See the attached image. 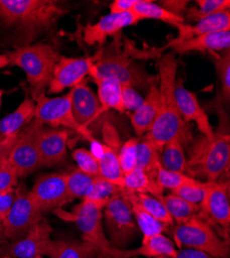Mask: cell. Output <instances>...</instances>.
I'll return each mask as SVG.
<instances>
[{
    "label": "cell",
    "mask_w": 230,
    "mask_h": 258,
    "mask_svg": "<svg viewBox=\"0 0 230 258\" xmlns=\"http://www.w3.org/2000/svg\"><path fill=\"white\" fill-rule=\"evenodd\" d=\"M179 63L175 53L162 55L158 61L157 85L160 95L159 113L150 132L143 139L152 142L159 150L173 140H179L183 146L192 141V131L179 114L175 88Z\"/></svg>",
    "instance_id": "1"
},
{
    "label": "cell",
    "mask_w": 230,
    "mask_h": 258,
    "mask_svg": "<svg viewBox=\"0 0 230 258\" xmlns=\"http://www.w3.org/2000/svg\"><path fill=\"white\" fill-rule=\"evenodd\" d=\"M67 12L56 0H0V23L31 41Z\"/></svg>",
    "instance_id": "2"
},
{
    "label": "cell",
    "mask_w": 230,
    "mask_h": 258,
    "mask_svg": "<svg viewBox=\"0 0 230 258\" xmlns=\"http://www.w3.org/2000/svg\"><path fill=\"white\" fill-rule=\"evenodd\" d=\"M156 53H144L137 51L130 44H125L124 48L120 44V34L114 37L110 47L102 49L97 53V59L91 70L89 77L95 78H114L122 86L127 85L133 88H150L157 82L152 76H149L134 62L135 58L152 57Z\"/></svg>",
    "instance_id": "3"
},
{
    "label": "cell",
    "mask_w": 230,
    "mask_h": 258,
    "mask_svg": "<svg viewBox=\"0 0 230 258\" xmlns=\"http://www.w3.org/2000/svg\"><path fill=\"white\" fill-rule=\"evenodd\" d=\"M5 55L8 64L20 68L26 75L33 100L45 94L61 56L52 46L43 42L21 46Z\"/></svg>",
    "instance_id": "4"
},
{
    "label": "cell",
    "mask_w": 230,
    "mask_h": 258,
    "mask_svg": "<svg viewBox=\"0 0 230 258\" xmlns=\"http://www.w3.org/2000/svg\"><path fill=\"white\" fill-rule=\"evenodd\" d=\"M188 175L199 176L205 182H214L229 168L230 137L228 133L215 132L214 139L198 137L192 144L187 158Z\"/></svg>",
    "instance_id": "5"
},
{
    "label": "cell",
    "mask_w": 230,
    "mask_h": 258,
    "mask_svg": "<svg viewBox=\"0 0 230 258\" xmlns=\"http://www.w3.org/2000/svg\"><path fill=\"white\" fill-rule=\"evenodd\" d=\"M173 235L175 245L180 249L198 250L215 258L229 256L228 240L220 236L210 223L199 216L177 224Z\"/></svg>",
    "instance_id": "6"
},
{
    "label": "cell",
    "mask_w": 230,
    "mask_h": 258,
    "mask_svg": "<svg viewBox=\"0 0 230 258\" xmlns=\"http://www.w3.org/2000/svg\"><path fill=\"white\" fill-rule=\"evenodd\" d=\"M106 205L90 200H82L70 213L55 211L62 219L75 223L83 235V241L94 245L99 254L97 258H104L114 247L110 244L103 227L102 211Z\"/></svg>",
    "instance_id": "7"
},
{
    "label": "cell",
    "mask_w": 230,
    "mask_h": 258,
    "mask_svg": "<svg viewBox=\"0 0 230 258\" xmlns=\"http://www.w3.org/2000/svg\"><path fill=\"white\" fill-rule=\"evenodd\" d=\"M33 101H35L34 119L44 125L47 124L53 128L62 127V129H67L69 132L78 134L90 144L96 141L90 129L81 126L75 120L69 93L58 97H48L46 94H41Z\"/></svg>",
    "instance_id": "8"
},
{
    "label": "cell",
    "mask_w": 230,
    "mask_h": 258,
    "mask_svg": "<svg viewBox=\"0 0 230 258\" xmlns=\"http://www.w3.org/2000/svg\"><path fill=\"white\" fill-rule=\"evenodd\" d=\"M44 127L43 123L33 119L18 133L7 158L8 163L15 169L18 178H25L41 168L38 138Z\"/></svg>",
    "instance_id": "9"
},
{
    "label": "cell",
    "mask_w": 230,
    "mask_h": 258,
    "mask_svg": "<svg viewBox=\"0 0 230 258\" xmlns=\"http://www.w3.org/2000/svg\"><path fill=\"white\" fill-rule=\"evenodd\" d=\"M122 191V190H121ZM104 226L110 244L117 249L126 246L138 232L131 206L121 193L112 198L103 208Z\"/></svg>",
    "instance_id": "10"
},
{
    "label": "cell",
    "mask_w": 230,
    "mask_h": 258,
    "mask_svg": "<svg viewBox=\"0 0 230 258\" xmlns=\"http://www.w3.org/2000/svg\"><path fill=\"white\" fill-rule=\"evenodd\" d=\"M40 221H43V213L33 203L29 191L19 186L15 189L14 203L3 221L6 238L12 242L22 239Z\"/></svg>",
    "instance_id": "11"
},
{
    "label": "cell",
    "mask_w": 230,
    "mask_h": 258,
    "mask_svg": "<svg viewBox=\"0 0 230 258\" xmlns=\"http://www.w3.org/2000/svg\"><path fill=\"white\" fill-rule=\"evenodd\" d=\"M53 228L46 222L40 221L22 239L0 247V254L10 258H34L36 256H49L52 258L55 241L52 240Z\"/></svg>",
    "instance_id": "12"
},
{
    "label": "cell",
    "mask_w": 230,
    "mask_h": 258,
    "mask_svg": "<svg viewBox=\"0 0 230 258\" xmlns=\"http://www.w3.org/2000/svg\"><path fill=\"white\" fill-rule=\"evenodd\" d=\"M29 195L41 213L57 211L72 202L63 174L50 173L39 176Z\"/></svg>",
    "instance_id": "13"
},
{
    "label": "cell",
    "mask_w": 230,
    "mask_h": 258,
    "mask_svg": "<svg viewBox=\"0 0 230 258\" xmlns=\"http://www.w3.org/2000/svg\"><path fill=\"white\" fill-rule=\"evenodd\" d=\"M97 59V54L90 57H64L60 56L53 73V79L48 87L49 93L58 94L67 88H73L82 83L91 70Z\"/></svg>",
    "instance_id": "14"
},
{
    "label": "cell",
    "mask_w": 230,
    "mask_h": 258,
    "mask_svg": "<svg viewBox=\"0 0 230 258\" xmlns=\"http://www.w3.org/2000/svg\"><path fill=\"white\" fill-rule=\"evenodd\" d=\"M198 216L212 226L220 225L228 233L230 225L229 185L221 182H206L205 193Z\"/></svg>",
    "instance_id": "15"
},
{
    "label": "cell",
    "mask_w": 230,
    "mask_h": 258,
    "mask_svg": "<svg viewBox=\"0 0 230 258\" xmlns=\"http://www.w3.org/2000/svg\"><path fill=\"white\" fill-rule=\"evenodd\" d=\"M139 22L137 17L132 13L108 14L101 17L96 23H88L82 30V39L89 47L104 46L109 37H115L128 26Z\"/></svg>",
    "instance_id": "16"
},
{
    "label": "cell",
    "mask_w": 230,
    "mask_h": 258,
    "mask_svg": "<svg viewBox=\"0 0 230 258\" xmlns=\"http://www.w3.org/2000/svg\"><path fill=\"white\" fill-rule=\"evenodd\" d=\"M175 96L178 111L182 119L188 124L194 122L201 136H204L210 140L214 139L215 131L207 114L199 104L196 94L188 90L181 79H177Z\"/></svg>",
    "instance_id": "17"
},
{
    "label": "cell",
    "mask_w": 230,
    "mask_h": 258,
    "mask_svg": "<svg viewBox=\"0 0 230 258\" xmlns=\"http://www.w3.org/2000/svg\"><path fill=\"white\" fill-rule=\"evenodd\" d=\"M70 132L62 128L44 127L38 138L41 167H52L63 162L67 155Z\"/></svg>",
    "instance_id": "18"
},
{
    "label": "cell",
    "mask_w": 230,
    "mask_h": 258,
    "mask_svg": "<svg viewBox=\"0 0 230 258\" xmlns=\"http://www.w3.org/2000/svg\"><path fill=\"white\" fill-rule=\"evenodd\" d=\"M165 49H172L175 54H187L190 52H223L230 49V31L198 35L182 41L171 40L169 44L159 50L162 52Z\"/></svg>",
    "instance_id": "19"
},
{
    "label": "cell",
    "mask_w": 230,
    "mask_h": 258,
    "mask_svg": "<svg viewBox=\"0 0 230 258\" xmlns=\"http://www.w3.org/2000/svg\"><path fill=\"white\" fill-rule=\"evenodd\" d=\"M71 98V107L78 123L89 129L94 121L99 119V101L97 95L87 85L86 82H82L68 92Z\"/></svg>",
    "instance_id": "20"
},
{
    "label": "cell",
    "mask_w": 230,
    "mask_h": 258,
    "mask_svg": "<svg viewBox=\"0 0 230 258\" xmlns=\"http://www.w3.org/2000/svg\"><path fill=\"white\" fill-rule=\"evenodd\" d=\"M178 249L174 242L162 233L142 239L141 246L131 249L124 250L114 248L104 258H132L137 256H143L148 258H156L159 256L176 257Z\"/></svg>",
    "instance_id": "21"
},
{
    "label": "cell",
    "mask_w": 230,
    "mask_h": 258,
    "mask_svg": "<svg viewBox=\"0 0 230 258\" xmlns=\"http://www.w3.org/2000/svg\"><path fill=\"white\" fill-rule=\"evenodd\" d=\"M159 107L160 95L156 82L149 88L147 95L143 97V101L138 106V109L130 114L131 125L137 138L144 137L150 132L158 116Z\"/></svg>",
    "instance_id": "22"
},
{
    "label": "cell",
    "mask_w": 230,
    "mask_h": 258,
    "mask_svg": "<svg viewBox=\"0 0 230 258\" xmlns=\"http://www.w3.org/2000/svg\"><path fill=\"white\" fill-rule=\"evenodd\" d=\"M176 27L178 28V37L174 38L173 41L187 40L203 34L230 31V12L225 11L204 17L198 20L194 25L183 23Z\"/></svg>",
    "instance_id": "23"
},
{
    "label": "cell",
    "mask_w": 230,
    "mask_h": 258,
    "mask_svg": "<svg viewBox=\"0 0 230 258\" xmlns=\"http://www.w3.org/2000/svg\"><path fill=\"white\" fill-rule=\"evenodd\" d=\"M91 152L98 160L99 176L122 188L123 171L120 166L116 149L107 144H102L97 140L91 143Z\"/></svg>",
    "instance_id": "24"
},
{
    "label": "cell",
    "mask_w": 230,
    "mask_h": 258,
    "mask_svg": "<svg viewBox=\"0 0 230 258\" xmlns=\"http://www.w3.org/2000/svg\"><path fill=\"white\" fill-rule=\"evenodd\" d=\"M97 86V98L100 104L98 117L110 110L124 113L125 107L122 98V85L114 78H95L92 79Z\"/></svg>",
    "instance_id": "25"
},
{
    "label": "cell",
    "mask_w": 230,
    "mask_h": 258,
    "mask_svg": "<svg viewBox=\"0 0 230 258\" xmlns=\"http://www.w3.org/2000/svg\"><path fill=\"white\" fill-rule=\"evenodd\" d=\"M35 102L25 97L17 109L0 120V140L17 135L34 119Z\"/></svg>",
    "instance_id": "26"
},
{
    "label": "cell",
    "mask_w": 230,
    "mask_h": 258,
    "mask_svg": "<svg viewBox=\"0 0 230 258\" xmlns=\"http://www.w3.org/2000/svg\"><path fill=\"white\" fill-rule=\"evenodd\" d=\"M122 188L136 193H147L158 200L164 196V189L159 185L157 179L149 177L138 167L133 168L129 173L123 175Z\"/></svg>",
    "instance_id": "27"
},
{
    "label": "cell",
    "mask_w": 230,
    "mask_h": 258,
    "mask_svg": "<svg viewBox=\"0 0 230 258\" xmlns=\"http://www.w3.org/2000/svg\"><path fill=\"white\" fill-rule=\"evenodd\" d=\"M121 195L127 201L137 204L145 212L149 213L151 216H153L156 220L164 224L166 227L172 226L174 224V220L171 217L170 213L167 212L165 206L160 200L150 195H147V193L131 192L123 188L121 191Z\"/></svg>",
    "instance_id": "28"
},
{
    "label": "cell",
    "mask_w": 230,
    "mask_h": 258,
    "mask_svg": "<svg viewBox=\"0 0 230 258\" xmlns=\"http://www.w3.org/2000/svg\"><path fill=\"white\" fill-rule=\"evenodd\" d=\"M132 13L139 21L149 19L158 20L174 26L185 23V19L183 17L169 12L159 4H155L151 0H139V3L133 8Z\"/></svg>",
    "instance_id": "29"
},
{
    "label": "cell",
    "mask_w": 230,
    "mask_h": 258,
    "mask_svg": "<svg viewBox=\"0 0 230 258\" xmlns=\"http://www.w3.org/2000/svg\"><path fill=\"white\" fill-rule=\"evenodd\" d=\"M163 205L165 206L167 212L170 213L171 217L173 218L174 222L177 224L184 223L191 218L198 216L200 213V206L194 205L189 202H187L175 195L163 196L160 200Z\"/></svg>",
    "instance_id": "30"
},
{
    "label": "cell",
    "mask_w": 230,
    "mask_h": 258,
    "mask_svg": "<svg viewBox=\"0 0 230 258\" xmlns=\"http://www.w3.org/2000/svg\"><path fill=\"white\" fill-rule=\"evenodd\" d=\"M161 152L160 163L165 169L188 175L187 156L185 154L184 146L179 140H173L167 143Z\"/></svg>",
    "instance_id": "31"
},
{
    "label": "cell",
    "mask_w": 230,
    "mask_h": 258,
    "mask_svg": "<svg viewBox=\"0 0 230 258\" xmlns=\"http://www.w3.org/2000/svg\"><path fill=\"white\" fill-rule=\"evenodd\" d=\"M160 152L161 150L149 140L138 141L136 167L142 169L149 177L157 179V168L161 164Z\"/></svg>",
    "instance_id": "32"
},
{
    "label": "cell",
    "mask_w": 230,
    "mask_h": 258,
    "mask_svg": "<svg viewBox=\"0 0 230 258\" xmlns=\"http://www.w3.org/2000/svg\"><path fill=\"white\" fill-rule=\"evenodd\" d=\"M97 248L88 242L55 241L52 258H97Z\"/></svg>",
    "instance_id": "33"
},
{
    "label": "cell",
    "mask_w": 230,
    "mask_h": 258,
    "mask_svg": "<svg viewBox=\"0 0 230 258\" xmlns=\"http://www.w3.org/2000/svg\"><path fill=\"white\" fill-rule=\"evenodd\" d=\"M215 66L220 82V96L222 102L229 104L230 100V49L220 52H208Z\"/></svg>",
    "instance_id": "34"
},
{
    "label": "cell",
    "mask_w": 230,
    "mask_h": 258,
    "mask_svg": "<svg viewBox=\"0 0 230 258\" xmlns=\"http://www.w3.org/2000/svg\"><path fill=\"white\" fill-rule=\"evenodd\" d=\"M65 183L72 200L85 199L92 189L94 183V176L88 175L79 168L72 169L66 174H63Z\"/></svg>",
    "instance_id": "35"
},
{
    "label": "cell",
    "mask_w": 230,
    "mask_h": 258,
    "mask_svg": "<svg viewBox=\"0 0 230 258\" xmlns=\"http://www.w3.org/2000/svg\"><path fill=\"white\" fill-rule=\"evenodd\" d=\"M229 0H197L196 7L187 9L184 19L189 22H197L204 17L229 11Z\"/></svg>",
    "instance_id": "36"
},
{
    "label": "cell",
    "mask_w": 230,
    "mask_h": 258,
    "mask_svg": "<svg viewBox=\"0 0 230 258\" xmlns=\"http://www.w3.org/2000/svg\"><path fill=\"white\" fill-rule=\"evenodd\" d=\"M127 202L131 206L133 217L138 229L142 233V239H147L158 233H162L167 228L164 224L156 220L153 216H151L149 213L145 212L137 204L129 201Z\"/></svg>",
    "instance_id": "37"
},
{
    "label": "cell",
    "mask_w": 230,
    "mask_h": 258,
    "mask_svg": "<svg viewBox=\"0 0 230 258\" xmlns=\"http://www.w3.org/2000/svg\"><path fill=\"white\" fill-rule=\"evenodd\" d=\"M122 188L118 185L101 178L100 176L95 177L92 189L85 200H90L103 205H107L108 202L117 195H120ZM84 200V199H83Z\"/></svg>",
    "instance_id": "38"
},
{
    "label": "cell",
    "mask_w": 230,
    "mask_h": 258,
    "mask_svg": "<svg viewBox=\"0 0 230 258\" xmlns=\"http://www.w3.org/2000/svg\"><path fill=\"white\" fill-rule=\"evenodd\" d=\"M157 181L163 189H170L173 191L181 186L192 184L197 180L183 173L167 170L160 164L157 168Z\"/></svg>",
    "instance_id": "39"
},
{
    "label": "cell",
    "mask_w": 230,
    "mask_h": 258,
    "mask_svg": "<svg viewBox=\"0 0 230 258\" xmlns=\"http://www.w3.org/2000/svg\"><path fill=\"white\" fill-rule=\"evenodd\" d=\"M138 139L131 138L125 142L118 151V158L123 175L136 167Z\"/></svg>",
    "instance_id": "40"
},
{
    "label": "cell",
    "mask_w": 230,
    "mask_h": 258,
    "mask_svg": "<svg viewBox=\"0 0 230 258\" xmlns=\"http://www.w3.org/2000/svg\"><path fill=\"white\" fill-rule=\"evenodd\" d=\"M72 158L80 170L94 177L99 176L98 160L89 150L85 148L75 149L72 152Z\"/></svg>",
    "instance_id": "41"
},
{
    "label": "cell",
    "mask_w": 230,
    "mask_h": 258,
    "mask_svg": "<svg viewBox=\"0 0 230 258\" xmlns=\"http://www.w3.org/2000/svg\"><path fill=\"white\" fill-rule=\"evenodd\" d=\"M205 186L206 182H201L197 180L192 184H187L173 190L172 193L191 204L200 206L204 198Z\"/></svg>",
    "instance_id": "42"
},
{
    "label": "cell",
    "mask_w": 230,
    "mask_h": 258,
    "mask_svg": "<svg viewBox=\"0 0 230 258\" xmlns=\"http://www.w3.org/2000/svg\"><path fill=\"white\" fill-rule=\"evenodd\" d=\"M122 98L125 112H134L143 101V97L139 94V92L135 88L127 85L122 86Z\"/></svg>",
    "instance_id": "43"
},
{
    "label": "cell",
    "mask_w": 230,
    "mask_h": 258,
    "mask_svg": "<svg viewBox=\"0 0 230 258\" xmlns=\"http://www.w3.org/2000/svg\"><path fill=\"white\" fill-rule=\"evenodd\" d=\"M18 175L15 169L8 163L7 159L0 163V191L15 188L18 185Z\"/></svg>",
    "instance_id": "44"
},
{
    "label": "cell",
    "mask_w": 230,
    "mask_h": 258,
    "mask_svg": "<svg viewBox=\"0 0 230 258\" xmlns=\"http://www.w3.org/2000/svg\"><path fill=\"white\" fill-rule=\"evenodd\" d=\"M138 3L139 0H114L109 6L110 14L120 15L130 13Z\"/></svg>",
    "instance_id": "45"
},
{
    "label": "cell",
    "mask_w": 230,
    "mask_h": 258,
    "mask_svg": "<svg viewBox=\"0 0 230 258\" xmlns=\"http://www.w3.org/2000/svg\"><path fill=\"white\" fill-rule=\"evenodd\" d=\"M15 200V188L0 191V217L3 221L8 215Z\"/></svg>",
    "instance_id": "46"
},
{
    "label": "cell",
    "mask_w": 230,
    "mask_h": 258,
    "mask_svg": "<svg viewBox=\"0 0 230 258\" xmlns=\"http://www.w3.org/2000/svg\"><path fill=\"white\" fill-rule=\"evenodd\" d=\"M159 4L169 12L184 18L189 2H183V0H164V2H160Z\"/></svg>",
    "instance_id": "47"
},
{
    "label": "cell",
    "mask_w": 230,
    "mask_h": 258,
    "mask_svg": "<svg viewBox=\"0 0 230 258\" xmlns=\"http://www.w3.org/2000/svg\"><path fill=\"white\" fill-rule=\"evenodd\" d=\"M17 136H18V134L14 135V136H11L9 138L0 140V163H2L4 160H6L8 158Z\"/></svg>",
    "instance_id": "48"
},
{
    "label": "cell",
    "mask_w": 230,
    "mask_h": 258,
    "mask_svg": "<svg viewBox=\"0 0 230 258\" xmlns=\"http://www.w3.org/2000/svg\"><path fill=\"white\" fill-rule=\"evenodd\" d=\"M7 243H8V239L6 238V235H5L4 225H3V223H0V247L6 245Z\"/></svg>",
    "instance_id": "49"
},
{
    "label": "cell",
    "mask_w": 230,
    "mask_h": 258,
    "mask_svg": "<svg viewBox=\"0 0 230 258\" xmlns=\"http://www.w3.org/2000/svg\"><path fill=\"white\" fill-rule=\"evenodd\" d=\"M6 66H9V64H8V59H7L6 55H0V69L5 68Z\"/></svg>",
    "instance_id": "50"
},
{
    "label": "cell",
    "mask_w": 230,
    "mask_h": 258,
    "mask_svg": "<svg viewBox=\"0 0 230 258\" xmlns=\"http://www.w3.org/2000/svg\"><path fill=\"white\" fill-rule=\"evenodd\" d=\"M175 258H188V256H187V254H186L184 249H179Z\"/></svg>",
    "instance_id": "51"
},
{
    "label": "cell",
    "mask_w": 230,
    "mask_h": 258,
    "mask_svg": "<svg viewBox=\"0 0 230 258\" xmlns=\"http://www.w3.org/2000/svg\"><path fill=\"white\" fill-rule=\"evenodd\" d=\"M3 95H4V91L0 89V109H2V104H3Z\"/></svg>",
    "instance_id": "52"
},
{
    "label": "cell",
    "mask_w": 230,
    "mask_h": 258,
    "mask_svg": "<svg viewBox=\"0 0 230 258\" xmlns=\"http://www.w3.org/2000/svg\"><path fill=\"white\" fill-rule=\"evenodd\" d=\"M156 258H174V257H171V256H159V257H156Z\"/></svg>",
    "instance_id": "53"
},
{
    "label": "cell",
    "mask_w": 230,
    "mask_h": 258,
    "mask_svg": "<svg viewBox=\"0 0 230 258\" xmlns=\"http://www.w3.org/2000/svg\"><path fill=\"white\" fill-rule=\"evenodd\" d=\"M34 258H43V256H36V257H34Z\"/></svg>",
    "instance_id": "54"
},
{
    "label": "cell",
    "mask_w": 230,
    "mask_h": 258,
    "mask_svg": "<svg viewBox=\"0 0 230 258\" xmlns=\"http://www.w3.org/2000/svg\"><path fill=\"white\" fill-rule=\"evenodd\" d=\"M0 223H3V219H2V217H0Z\"/></svg>",
    "instance_id": "55"
}]
</instances>
